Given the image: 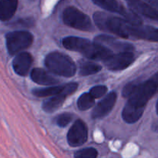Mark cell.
<instances>
[{
  "instance_id": "cell-16",
  "label": "cell",
  "mask_w": 158,
  "mask_h": 158,
  "mask_svg": "<svg viewBox=\"0 0 158 158\" xmlns=\"http://www.w3.org/2000/svg\"><path fill=\"white\" fill-rule=\"evenodd\" d=\"M63 86H50L46 88H37L32 90V94L37 97H52L62 94Z\"/></svg>"
},
{
  "instance_id": "cell-8",
  "label": "cell",
  "mask_w": 158,
  "mask_h": 158,
  "mask_svg": "<svg viewBox=\"0 0 158 158\" xmlns=\"http://www.w3.org/2000/svg\"><path fill=\"white\" fill-rule=\"evenodd\" d=\"M97 6L109 12H115L123 15V18L129 22H135L138 15L132 10H127L123 6H120L117 0H92Z\"/></svg>"
},
{
  "instance_id": "cell-7",
  "label": "cell",
  "mask_w": 158,
  "mask_h": 158,
  "mask_svg": "<svg viewBox=\"0 0 158 158\" xmlns=\"http://www.w3.org/2000/svg\"><path fill=\"white\" fill-rule=\"evenodd\" d=\"M87 137V127L83 120H77L69 130L67 134V141L70 147L77 148L86 143Z\"/></svg>"
},
{
  "instance_id": "cell-4",
  "label": "cell",
  "mask_w": 158,
  "mask_h": 158,
  "mask_svg": "<svg viewBox=\"0 0 158 158\" xmlns=\"http://www.w3.org/2000/svg\"><path fill=\"white\" fill-rule=\"evenodd\" d=\"M63 21L66 26L81 31L90 32L93 25L90 18L78 9L69 6L63 12Z\"/></svg>"
},
{
  "instance_id": "cell-3",
  "label": "cell",
  "mask_w": 158,
  "mask_h": 158,
  "mask_svg": "<svg viewBox=\"0 0 158 158\" xmlns=\"http://www.w3.org/2000/svg\"><path fill=\"white\" fill-rule=\"evenodd\" d=\"M45 66L52 73L64 77H73L77 66L70 57L62 52H53L45 59Z\"/></svg>"
},
{
  "instance_id": "cell-14",
  "label": "cell",
  "mask_w": 158,
  "mask_h": 158,
  "mask_svg": "<svg viewBox=\"0 0 158 158\" xmlns=\"http://www.w3.org/2000/svg\"><path fill=\"white\" fill-rule=\"evenodd\" d=\"M18 0H0V20L3 22L10 19L16 12Z\"/></svg>"
},
{
  "instance_id": "cell-17",
  "label": "cell",
  "mask_w": 158,
  "mask_h": 158,
  "mask_svg": "<svg viewBox=\"0 0 158 158\" xmlns=\"http://www.w3.org/2000/svg\"><path fill=\"white\" fill-rule=\"evenodd\" d=\"M102 67L100 65L93 62H84L80 65V74L81 76H89L97 73L101 70Z\"/></svg>"
},
{
  "instance_id": "cell-21",
  "label": "cell",
  "mask_w": 158,
  "mask_h": 158,
  "mask_svg": "<svg viewBox=\"0 0 158 158\" xmlns=\"http://www.w3.org/2000/svg\"><path fill=\"white\" fill-rule=\"evenodd\" d=\"M107 91V87L105 86H96L91 88L89 90V94L95 99H98L102 97L106 94Z\"/></svg>"
},
{
  "instance_id": "cell-11",
  "label": "cell",
  "mask_w": 158,
  "mask_h": 158,
  "mask_svg": "<svg viewBox=\"0 0 158 158\" xmlns=\"http://www.w3.org/2000/svg\"><path fill=\"white\" fill-rule=\"evenodd\" d=\"M32 63V56L29 52H19L14 58L12 67L15 73L25 77L28 74Z\"/></svg>"
},
{
  "instance_id": "cell-2",
  "label": "cell",
  "mask_w": 158,
  "mask_h": 158,
  "mask_svg": "<svg viewBox=\"0 0 158 158\" xmlns=\"http://www.w3.org/2000/svg\"><path fill=\"white\" fill-rule=\"evenodd\" d=\"M62 43L66 49L80 52L89 60L103 61L113 53L106 46L80 37H66Z\"/></svg>"
},
{
  "instance_id": "cell-6",
  "label": "cell",
  "mask_w": 158,
  "mask_h": 158,
  "mask_svg": "<svg viewBox=\"0 0 158 158\" xmlns=\"http://www.w3.org/2000/svg\"><path fill=\"white\" fill-rule=\"evenodd\" d=\"M134 60L135 58L133 52L124 51L117 54L112 53L103 62L106 67L110 70L120 71L129 67Z\"/></svg>"
},
{
  "instance_id": "cell-1",
  "label": "cell",
  "mask_w": 158,
  "mask_h": 158,
  "mask_svg": "<svg viewBox=\"0 0 158 158\" xmlns=\"http://www.w3.org/2000/svg\"><path fill=\"white\" fill-rule=\"evenodd\" d=\"M158 91V72L149 80L138 83L132 95L128 98L122 112L126 123H134L142 117L148 102Z\"/></svg>"
},
{
  "instance_id": "cell-5",
  "label": "cell",
  "mask_w": 158,
  "mask_h": 158,
  "mask_svg": "<svg viewBox=\"0 0 158 158\" xmlns=\"http://www.w3.org/2000/svg\"><path fill=\"white\" fill-rule=\"evenodd\" d=\"M6 40L9 53L15 55L32 45L33 36L27 31H14L6 34Z\"/></svg>"
},
{
  "instance_id": "cell-19",
  "label": "cell",
  "mask_w": 158,
  "mask_h": 158,
  "mask_svg": "<svg viewBox=\"0 0 158 158\" xmlns=\"http://www.w3.org/2000/svg\"><path fill=\"white\" fill-rule=\"evenodd\" d=\"M97 155L98 152L97 150L93 148H89L77 151L74 154V157L76 158H95L97 157Z\"/></svg>"
},
{
  "instance_id": "cell-9",
  "label": "cell",
  "mask_w": 158,
  "mask_h": 158,
  "mask_svg": "<svg viewBox=\"0 0 158 158\" xmlns=\"http://www.w3.org/2000/svg\"><path fill=\"white\" fill-rule=\"evenodd\" d=\"M130 9L138 15L158 21V7L143 0H127Z\"/></svg>"
},
{
  "instance_id": "cell-10",
  "label": "cell",
  "mask_w": 158,
  "mask_h": 158,
  "mask_svg": "<svg viewBox=\"0 0 158 158\" xmlns=\"http://www.w3.org/2000/svg\"><path fill=\"white\" fill-rule=\"evenodd\" d=\"M117 94L111 92L96 106L92 112L93 119H100L107 115L114 106L117 100Z\"/></svg>"
},
{
  "instance_id": "cell-13",
  "label": "cell",
  "mask_w": 158,
  "mask_h": 158,
  "mask_svg": "<svg viewBox=\"0 0 158 158\" xmlns=\"http://www.w3.org/2000/svg\"><path fill=\"white\" fill-rule=\"evenodd\" d=\"M31 79L33 82L44 86H52L59 83V80L40 68H35L31 71Z\"/></svg>"
},
{
  "instance_id": "cell-20",
  "label": "cell",
  "mask_w": 158,
  "mask_h": 158,
  "mask_svg": "<svg viewBox=\"0 0 158 158\" xmlns=\"http://www.w3.org/2000/svg\"><path fill=\"white\" fill-rule=\"evenodd\" d=\"M73 116L70 113H63L56 118V123L60 127H65L72 121Z\"/></svg>"
},
{
  "instance_id": "cell-12",
  "label": "cell",
  "mask_w": 158,
  "mask_h": 158,
  "mask_svg": "<svg viewBox=\"0 0 158 158\" xmlns=\"http://www.w3.org/2000/svg\"><path fill=\"white\" fill-rule=\"evenodd\" d=\"M95 42L97 43L106 46L110 49L113 48L114 49L120 51V52H124V51H133L134 50V47L133 45L127 43H122V42L117 41L115 39L112 38L107 35H100L95 38Z\"/></svg>"
},
{
  "instance_id": "cell-18",
  "label": "cell",
  "mask_w": 158,
  "mask_h": 158,
  "mask_svg": "<svg viewBox=\"0 0 158 158\" xmlns=\"http://www.w3.org/2000/svg\"><path fill=\"white\" fill-rule=\"evenodd\" d=\"M95 103V98L89 93L82 94L77 100V106L80 110H86L92 107Z\"/></svg>"
},
{
  "instance_id": "cell-24",
  "label": "cell",
  "mask_w": 158,
  "mask_h": 158,
  "mask_svg": "<svg viewBox=\"0 0 158 158\" xmlns=\"http://www.w3.org/2000/svg\"><path fill=\"white\" fill-rule=\"evenodd\" d=\"M145 2L153 5V6L158 7V0H145Z\"/></svg>"
},
{
  "instance_id": "cell-25",
  "label": "cell",
  "mask_w": 158,
  "mask_h": 158,
  "mask_svg": "<svg viewBox=\"0 0 158 158\" xmlns=\"http://www.w3.org/2000/svg\"><path fill=\"white\" fill-rule=\"evenodd\" d=\"M156 111H157V114L158 115V100H157V104H156Z\"/></svg>"
},
{
  "instance_id": "cell-22",
  "label": "cell",
  "mask_w": 158,
  "mask_h": 158,
  "mask_svg": "<svg viewBox=\"0 0 158 158\" xmlns=\"http://www.w3.org/2000/svg\"><path fill=\"white\" fill-rule=\"evenodd\" d=\"M137 83H138L137 81H133L127 83L123 89V91H122V95H123V97H125V98H129L132 95L133 93H134Z\"/></svg>"
},
{
  "instance_id": "cell-23",
  "label": "cell",
  "mask_w": 158,
  "mask_h": 158,
  "mask_svg": "<svg viewBox=\"0 0 158 158\" xmlns=\"http://www.w3.org/2000/svg\"><path fill=\"white\" fill-rule=\"evenodd\" d=\"M77 87H78V84L77 83H69L66 85H63V89L62 94L66 96V97H68V96L73 94L77 90Z\"/></svg>"
},
{
  "instance_id": "cell-15",
  "label": "cell",
  "mask_w": 158,
  "mask_h": 158,
  "mask_svg": "<svg viewBox=\"0 0 158 158\" xmlns=\"http://www.w3.org/2000/svg\"><path fill=\"white\" fill-rule=\"evenodd\" d=\"M66 98V96L63 95V94L52 96L50 98L47 99L43 102L42 108L45 112L48 113V114L55 112L63 104Z\"/></svg>"
}]
</instances>
